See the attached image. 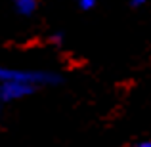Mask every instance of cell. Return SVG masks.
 I'll return each mask as SVG.
<instances>
[{
  "mask_svg": "<svg viewBox=\"0 0 151 147\" xmlns=\"http://www.w3.org/2000/svg\"><path fill=\"white\" fill-rule=\"evenodd\" d=\"M2 80H17L25 82L31 86H46V84H55L59 80L58 75L50 71H31V69H14V67H2L0 65V82Z\"/></svg>",
  "mask_w": 151,
  "mask_h": 147,
  "instance_id": "cell-1",
  "label": "cell"
},
{
  "mask_svg": "<svg viewBox=\"0 0 151 147\" xmlns=\"http://www.w3.org/2000/svg\"><path fill=\"white\" fill-rule=\"evenodd\" d=\"M35 92V86L25 84V82L17 80H2L0 82V103H10L17 101Z\"/></svg>",
  "mask_w": 151,
  "mask_h": 147,
  "instance_id": "cell-2",
  "label": "cell"
},
{
  "mask_svg": "<svg viewBox=\"0 0 151 147\" xmlns=\"http://www.w3.org/2000/svg\"><path fill=\"white\" fill-rule=\"evenodd\" d=\"M15 8H17L19 14L29 15V14H33L35 8H37V0H15Z\"/></svg>",
  "mask_w": 151,
  "mask_h": 147,
  "instance_id": "cell-3",
  "label": "cell"
},
{
  "mask_svg": "<svg viewBox=\"0 0 151 147\" xmlns=\"http://www.w3.org/2000/svg\"><path fill=\"white\" fill-rule=\"evenodd\" d=\"M98 0H78V4H81L82 10H92L94 6H96Z\"/></svg>",
  "mask_w": 151,
  "mask_h": 147,
  "instance_id": "cell-4",
  "label": "cell"
},
{
  "mask_svg": "<svg viewBox=\"0 0 151 147\" xmlns=\"http://www.w3.org/2000/svg\"><path fill=\"white\" fill-rule=\"evenodd\" d=\"M134 147H151V140H147V141H140V143L134 145Z\"/></svg>",
  "mask_w": 151,
  "mask_h": 147,
  "instance_id": "cell-5",
  "label": "cell"
},
{
  "mask_svg": "<svg viewBox=\"0 0 151 147\" xmlns=\"http://www.w3.org/2000/svg\"><path fill=\"white\" fill-rule=\"evenodd\" d=\"M145 2H149V0H132V6H144Z\"/></svg>",
  "mask_w": 151,
  "mask_h": 147,
  "instance_id": "cell-6",
  "label": "cell"
}]
</instances>
